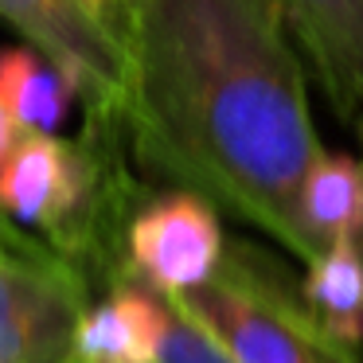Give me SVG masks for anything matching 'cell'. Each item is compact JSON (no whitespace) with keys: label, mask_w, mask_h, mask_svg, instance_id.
Listing matches in <instances>:
<instances>
[{"label":"cell","mask_w":363,"mask_h":363,"mask_svg":"<svg viewBox=\"0 0 363 363\" xmlns=\"http://www.w3.org/2000/svg\"><path fill=\"white\" fill-rule=\"evenodd\" d=\"M0 20L71 79L86 118L121 121L129 79L125 43L94 0H0Z\"/></svg>","instance_id":"obj_5"},{"label":"cell","mask_w":363,"mask_h":363,"mask_svg":"<svg viewBox=\"0 0 363 363\" xmlns=\"http://www.w3.org/2000/svg\"><path fill=\"white\" fill-rule=\"evenodd\" d=\"M168 328V297L121 277L79 316L71 355L82 363H157Z\"/></svg>","instance_id":"obj_8"},{"label":"cell","mask_w":363,"mask_h":363,"mask_svg":"<svg viewBox=\"0 0 363 363\" xmlns=\"http://www.w3.org/2000/svg\"><path fill=\"white\" fill-rule=\"evenodd\" d=\"M363 141V121H355ZM301 215L320 246L332 238L363 242V157L320 149L305 184H301Z\"/></svg>","instance_id":"obj_10"},{"label":"cell","mask_w":363,"mask_h":363,"mask_svg":"<svg viewBox=\"0 0 363 363\" xmlns=\"http://www.w3.org/2000/svg\"><path fill=\"white\" fill-rule=\"evenodd\" d=\"M227 254L219 207L188 188L145 196L125 227V277L164 297L203 285Z\"/></svg>","instance_id":"obj_6"},{"label":"cell","mask_w":363,"mask_h":363,"mask_svg":"<svg viewBox=\"0 0 363 363\" xmlns=\"http://www.w3.org/2000/svg\"><path fill=\"white\" fill-rule=\"evenodd\" d=\"M94 281L0 211V363H59L71 355Z\"/></svg>","instance_id":"obj_4"},{"label":"cell","mask_w":363,"mask_h":363,"mask_svg":"<svg viewBox=\"0 0 363 363\" xmlns=\"http://www.w3.org/2000/svg\"><path fill=\"white\" fill-rule=\"evenodd\" d=\"M157 363H235L215 336L199 320H191L176 301H168V328L160 340V359Z\"/></svg>","instance_id":"obj_12"},{"label":"cell","mask_w":363,"mask_h":363,"mask_svg":"<svg viewBox=\"0 0 363 363\" xmlns=\"http://www.w3.org/2000/svg\"><path fill=\"white\" fill-rule=\"evenodd\" d=\"M168 301L203 324L235 363H363L316 328L289 274L250 242H227L203 285Z\"/></svg>","instance_id":"obj_3"},{"label":"cell","mask_w":363,"mask_h":363,"mask_svg":"<svg viewBox=\"0 0 363 363\" xmlns=\"http://www.w3.org/2000/svg\"><path fill=\"white\" fill-rule=\"evenodd\" d=\"M332 113L363 121V0H277Z\"/></svg>","instance_id":"obj_7"},{"label":"cell","mask_w":363,"mask_h":363,"mask_svg":"<svg viewBox=\"0 0 363 363\" xmlns=\"http://www.w3.org/2000/svg\"><path fill=\"white\" fill-rule=\"evenodd\" d=\"M316 328L344 352H363V242L332 238L297 285Z\"/></svg>","instance_id":"obj_9"},{"label":"cell","mask_w":363,"mask_h":363,"mask_svg":"<svg viewBox=\"0 0 363 363\" xmlns=\"http://www.w3.org/2000/svg\"><path fill=\"white\" fill-rule=\"evenodd\" d=\"M125 145L152 180L266 230L301 262L324 250L301 215L320 157L308 67L277 0H121Z\"/></svg>","instance_id":"obj_1"},{"label":"cell","mask_w":363,"mask_h":363,"mask_svg":"<svg viewBox=\"0 0 363 363\" xmlns=\"http://www.w3.org/2000/svg\"><path fill=\"white\" fill-rule=\"evenodd\" d=\"M94 4H98V12L113 24V32L121 35V0H94Z\"/></svg>","instance_id":"obj_14"},{"label":"cell","mask_w":363,"mask_h":363,"mask_svg":"<svg viewBox=\"0 0 363 363\" xmlns=\"http://www.w3.org/2000/svg\"><path fill=\"white\" fill-rule=\"evenodd\" d=\"M16 141H20V125L9 118V110L0 106V172H4V164H9V157H12V149H16Z\"/></svg>","instance_id":"obj_13"},{"label":"cell","mask_w":363,"mask_h":363,"mask_svg":"<svg viewBox=\"0 0 363 363\" xmlns=\"http://www.w3.org/2000/svg\"><path fill=\"white\" fill-rule=\"evenodd\" d=\"M74 102V86L35 48L0 51V106L20 133H55Z\"/></svg>","instance_id":"obj_11"},{"label":"cell","mask_w":363,"mask_h":363,"mask_svg":"<svg viewBox=\"0 0 363 363\" xmlns=\"http://www.w3.org/2000/svg\"><path fill=\"white\" fill-rule=\"evenodd\" d=\"M59 363H82V359H74V355H63V359H59Z\"/></svg>","instance_id":"obj_15"},{"label":"cell","mask_w":363,"mask_h":363,"mask_svg":"<svg viewBox=\"0 0 363 363\" xmlns=\"http://www.w3.org/2000/svg\"><path fill=\"white\" fill-rule=\"evenodd\" d=\"M141 199L121 121L86 118L71 141L20 133L0 172V211L48 238L106 289L125 277V227Z\"/></svg>","instance_id":"obj_2"}]
</instances>
